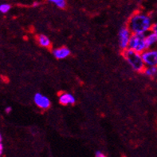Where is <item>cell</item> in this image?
<instances>
[{"label": "cell", "instance_id": "cell-1", "mask_svg": "<svg viewBox=\"0 0 157 157\" xmlns=\"http://www.w3.org/2000/svg\"><path fill=\"white\" fill-rule=\"evenodd\" d=\"M153 23V19L150 14L138 11L130 16L127 27L132 34L146 35L151 30Z\"/></svg>", "mask_w": 157, "mask_h": 157}, {"label": "cell", "instance_id": "cell-2", "mask_svg": "<svg viewBox=\"0 0 157 157\" xmlns=\"http://www.w3.org/2000/svg\"><path fill=\"white\" fill-rule=\"evenodd\" d=\"M123 56L125 59L128 64L136 72H142L145 68V64L142 59L141 54L127 48L123 51Z\"/></svg>", "mask_w": 157, "mask_h": 157}, {"label": "cell", "instance_id": "cell-3", "mask_svg": "<svg viewBox=\"0 0 157 157\" xmlns=\"http://www.w3.org/2000/svg\"><path fill=\"white\" fill-rule=\"evenodd\" d=\"M128 48L141 54L147 49L145 40V35L132 34L130 38Z\"/></svg>", "mask_w": 157, "mask_h": 157}, {"label": "cell", "instance_id": "cell-4", "mask_svg": "<svg viewBox=\"0 0 157 157\" xmlns=\"http://www.w3.org/2000/svg\"><path fill=\"white\" fill-rule=\"evenodd\" d=\"M145 67H157V48H147L141 53Z\"/></svg>", "mask_w": 157, "mask_h": 157}, {"label": "cell", "instance_id": "cell-5", "mask_svg": "<svg viewBox=\"0 0 157 157\" xmlns=\"http://www.w3.org/2000/svg\"><path fill=\"white\" fill-rule=\"evenodd\" d=\"M132 35V33L131 31L128 29L127 26L123 27L120 30L119 35H118V39H119L120 48L122 51L128 48V43H129V40Z\"/></svg>", "mask_w": 157, "mask_h": 157}, {"label": "cell", "instance_id": "cell-6", "mask_svg": "<svg viewBox=\"0 0 157 157\" xmlns=\"http://www.w3.org/2000/svg\"><path fill=\"white\" fill-rule=\"evenodd\" d=\"M34 104L37 107L42 110H46L50 107V100L47 96H44L41 93H36L34 96Z\"/></svg>", "mask_w": 157, "mask_h": 157}, {"label": "cell", "instance_id": "cell-7", "mask_svg": "<svg viewBox=\"0 0 157 157\" xmlns=\"http://www.w3.org/2000/svg\"><path fill=\"white\" fill-rule=\"evenodd\" d=\"M58 101L62 105H73L75 104L76 99L72 94L67 92H62L58 96Z\"/></svg>", "mask_w": 157, "mask_h": 157}, {"label": "cell", "instance_id": "cell-8", "mask_svg": "<svg viewBox=\"0 0 157 157\" xmlns=\"http://www.w3.org/2000/svg\"><path fill=\"white\" fill-rule=\"evenodd\" d=\"M70 49L66 47H61L53 51V55L57 60H63L69 57L70 55Z\"/></svg>", "mask_w": 157, "mask_h": 157}, {"label": "cell", "instance_id": "cell-9", "mask_svg": "<svg viewBox=\"0 0 157 157\" xmlns=\"http://www.w3.org/2000/svg\"><path fill=\"white\" fill-rule=\"evenodd\" d=\"M145 40L147 43V48H157V35L150 31L145 35Z\"/></svg>", "mask_w": 157, "mask_h": 157}, {"label": "cell", "instance_id": "cell-10", "mask_svg": "<svg viewBox=\"0 0 157 157\" xmlns=\"http://www.w3.org/2000/svg\"><path fill=\"white\" fill-rule=\"evenodd\" d=\"M142 72L151 80H157V67H145Z\"/></svg>", "mask_w": 157, "mask_h": 157}, {"label": "cell", "instance_id": "cell-11", "mask_svg": "<svg viewBox=\"0 0 157 157\" xmlns=\"http://www.w3.org/2000/svg\"><path fill=\"white\" fill-rule=\"evenodd\" d=\"M37 41H38V44L42 48H51V41L47 36L44 35H39L37 37Z\"/></svg>", "mask_w": 157, "mask_h": 157}, {"label": "cell", "instance_id": "cell-12", "mask_svg": "<svg viewBox=\"0 0 157 157\" xmlns=\"http://www.w3.org/2000/svg\"><path fill=\"white\" fill-rule=\"evenodd\" d=\"M48 1L54 4L56 6H58V8H61V9H63L66 6V0H48Z\"/></svg>", "mask_w": 157, "mask_h": 157}, {"label": "cell", "instance_id": "cell-13", "mask_svg": "<svg viewBox=\"0 0 157 157\" xmlns=\"http://www.w3.org/2000/svg\"><path fill=\"white\" fill-rule=\"evenodd\" d=\"M10 8H11V6H10V4H7V3L1 4V5H0V12H2V13H3V14L7 13V12L10 10Z\"/></svg>", "mask_w": 157, "mask_h": 157}, {"label": "cell", "instance_id": "cell-14", "mask_svg": "<svg viewBox=\"0 0 157 157\" xmlns=\"http://www.w3.org/2000/svg\"><path fill=\"white\" fill-rule=\"evenodd\" d=\"M151 31L154 32L155 35H157V22L154 23L153 25H152V27H151Z\"/></svg>", "mask_w": 157, "mask_h": 157}, {"label": "cell", "instance_id": "cell-15", "mask_svg": "<svg viewBox=\"0 0 157 157\" xmlns=\"http://www.w3.org/2000/svg\"><path fill=\"white\" fill-rule=\"evenodd\" d=\"M95 156L96 157H105V153H103L102 151H97L95 153Z\"/></svg>", "mask_w": 157, "mask_h": 157}, {"label": "cell", "instance_id": "cell-16", "mask_svg": "<svg viewBox=\"0 0 157 157\" xmlns=\"http://www.w3.org/2000/svg\"><path fill=\"white\" fill-rule=\"evenodd\" d=\"M11 111H12L11 107H6V109H5V111H6V113H7V114L10 113V112H11Z\"/></svg>", "mask_w": 157, "mask_h": 157}, {"label": "cell", "instance_id": "cell-17", "mask_svg": "<svg viewBox=\"0 0 157 157\" xmlns=\"http://www.w3.org/2000/svg\"><path fill=\"white\" fill-rule=\"evenodd\" d=\"M2 151H3V145H2V142H0V156L2 154Z\"/></svg>", "mask_w": 157, "mask_h": 157}, {"label": "cell", "instance_id": "cell-18", "mask_svg": "<svg viewBox=\"0 0 157 157\" xmlns=\"http://www.w3.org/2000/svg\"><path fill=\"white\" fill-rule=\"evenodd\" d=\"M38 5H39V2H34V3H33V6H38Z\"/></svg>", "mask_w": 157, "mask_h": 157}, {"label": "cell", "instance_id": "cell-19", "mask_svg": "<svg viewBox=\"0 0 157 157\" xmlns=\"http://www.w3.org/2000/svg\"><path fill=\"white\" fill-rule=\"evenodd\" d=\"M0 142H2V136L0 135Z\"/></svg>", "mask_w": 157, "mask_h": 157}]
</instances>
